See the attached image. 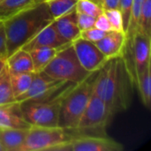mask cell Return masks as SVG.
Wrapping results in <instances>:
<instances>
[{"label": "cell", "instance_id": "obj_25", "mask_svg": "<svg viewBox=\"0 0 151 151\" xmlns=\"http://www.w3.org/2000/svg\"><path fill=\"white\" fill-rule=\"evenodd\" d=\"M75 10L76 12H83L95 18H97L104 12L99 4L93 0H78Z\"/></svg>", "mask_w": 151, "mask_h": 151}, {"label": "cell", "instance_id": "obj_1", "mask_svg": "<svg viewBox=\"0 0 151 151\" xmlns=\"http://www.w3.org/2000/svg\"><path fill=\"white\" fill-rule=\"evenodd\" d=\"M134 85L123 56H119L109 58L96 72L94 93L115 115L131 104Z\"/></svg>", "mask_w": 151, "mask_h": 151}, {"label": "cell", "instance_id": "obj_30", "mask_svg": "<svg viewBox=\"0 0 151 151\" xmlns=\"http://www.w3.org/2000/svg\"><path fill=\"white\" fill-rule=\"evenodd\" d=\"M95 27L100 29V30H103V31H105V32H109V31H112L111 30V25H110V22L104 13V12L100 14L96 19V22H95Z\"/></svg>", "mask_w": 151, "mask_h": 151}, {"label": "cell", "instance_id": "obj_7", "mask_svg": "<svg viewBox=\"0 0 151 151\" xmlns=\"http://www.w3.org/2000/svg\"><path fill=\"white\" fill-rule=\"evenodd\" d=\"M68 131L59 127H45L31 126L19 151L50 150L56 145L73 137L68 134Z\"/></svg>", "mask_w": 151, "mask_h": 151}, {"label": "cell", "instance_id": "obj_33", "mask_svg": "<svg viewBox=\"0 0 151 151\" xmlns=\"http://www.w3.org/2000/svg\"><path fill=\"white\" fill-rule=\"evenodd\" d=\"M6 64V59H3V58H0V73L2 72L3 68L4 67Z\"/></svg>", "mask_w": 151, "mask_h": 151}, {"label": "cell", "instance_id": "obj_14", "mask_svg": "<svg viewBox=\"0 0 151 151\" xmlns=\"http://www.w3.org/2000/svg\"><path fill=\"white\" fill-rule=\"evenodd\" d=\"M30 127L22 115L19 103L0 105V128L28 129Z\"/></svg>", "mask_w": 151, "mask_h": 151}, {"label": "cell", "instance_id": "obj_11", "mask_svg": "<svg viewBox=\"0 0 151 151\" xmlns=\"http://www.w3.org/2000/svg\"><path fill=\"white\" fill-rule=\"evenodd\" d=\"M72 44L81 65L89 73L98 71L108 60L98 47L92 42L79 37L74 40Z\"/></svg>", "mask_w": 151, "mask_h": 151}, {"label": "cell", "instance_id": "obj_12", "mask_svg": "<svg viewBox=\"0 0 151 151\" xmlns=\"http://www.w3.org/2000/svg\"><path fill=\"white\" fill-rule=\"evenodd\" d=\"M70 43L72 42H66L58 35L52 21L50 24L46 26L43 29H42L35 36H34L28 42H27L20 49L29 51L33 49L41 47L62 48Z\"/></svg>", "mask_w": 151, "mask_h": 151}, {"label": "cell", "instance_id": "obj_21", "mask_svg": "<svg viewBox=\"0 0 151 151\" xmlns=\"http://www.w3.org/2000/svg\"><path fill=\"white\" fill-rule=\"evenodd\" d=\"M10 72V71H9ZM35 73H12L10 72L11 85L15 99L25 93L29 88Z\"/></svg>", "mask_w": 151, "mask_h": 151}, {"label": "cell", "instance_id": "obj_28", "mask_svg": "<svg viewBox=\"0 0 151 151\" xmlns=\"http://www.w3.org/2000/svg\"><path fill=\"white\" fill-rule=\"evenodd\" d=\"M132 4H133V0H120L119 10H120V12L122 13L123 26H124L125 33H127V30L128 28V25H129V21H130Z\"/></svg>", "mask_w": 151, "mask_h": 151}, {"label": "cell", "instance_id": "obj_5", "mask_svg": "<svg viewBox=\"0 0 151 151\" xmlns=\"http://www.w3.org/2000/svg\"><path fill=\"white\" fill-rule=\"evenodd\" d=\"M69 88L58 96L47 100H27L19 103L20 110L26 121L30 126L35 127H58L61 98Z\"/></svg>", "mask_w": 151, "mask_h": 151}, {"label": "cell", "instance_id": "obj_15", "mask_svg": "<svg viewBox=\"0 0 151 151\" xmlns=\"http://www.w3.org/2000/svg\"><path fill=\"white\" fill-rule=\"evenodd\" d=\"M53 25L58 35L68 42H73L80 37L81 30L77 24L75 8L55 19L53 20Z\"/></svg>", "mask_w": 151, "mask_h": 151}, {"label": "cell", "instance_id": "obj_17", "mask_svg": "<svg viewBox=\"0 0 151 151\" xmlns=\"http://www.w3.org/2000/svg\"><path fill=\"white\" fill-rule=\"evenodd\" d=\"M6 65L12 73H35L34 65L28 51L19 49L6 58Z\"/></svg>", "mask_w": 151, "mask_h": 151}, {"label": "cell", "instance_id": "obj_3", "mask_svg": "<svg viewBox=\"0 0 151 151\" xmlns=\"http://www.w3.org/2000/svg\"><path fill=\"white\" fill-rule=\"evenodd\" d=\"M96 72L92 73L86 80L70 87L65 92L59 107V127L69 131L76 130L81 115L93 93Z\"/></svg>", "mask_w": 151, "mask_h": 151}, {"label": "cell", "instance_id": "obj_24", "mask_svg": "<svg viewBox=\"0 0 151 151\" xmlns=\"http://www.w3.org/2000/svg\"><path fill=\"white\" fill-rule=\"evenodd\" d=\"M136 31L151 37V0L142 2Z\"/></svg>", "mask_w": 151, "mask_h": 151}, {"label": "cell", "instance_id": "obj_18", "mask_svg": "<svg viewBox=\"0 0 151 151\" xmlns=\"http://www.w3.org/2000/svg\"><path fill=\"white\" fill-rule=\"evenodd\" d=\"M38 0H0V23L11 19Z\"/></svg>", "mask_w": 151, "mask_h": 151}, {"label": "cell", "instance_id": "obj_31", "mask_svg": "<svg viewBox=\"0 0 151 151\" xmlns=\"http://www.w3.org/2000/svg\"><path fill=\"white\" fill-rule=\"evenodd\" d=\"M0 58H7V48H6V38L3 23H0Z\"/></svg>", "mask_w": 151, "mask_h": 151}, {"label": "cell", "instance_id": "obj_10", "mask_svg": "<svg viewBox=\"0 0 151 151\" xmlns=\"http://www.w3.org/2000/svg\"><path fill=\"white\" fill-rule=\"evenodd\" d=\"M113 116L107 104L93 90L90 99L78 123L76 131L104 127L111 122Z\"/></svg>", "mask_w": 151, "mask_h": 151}, {"label": "cell", "instance_id": "obj_35", "mask_svg": "<svg viewBox=\"0 0 151 151\" xmlns=\"http://www.w3.org/2000/svg\"><path fill=\"white\" fill-rule=\"evenodd\" d=\"M93 1H95V2H96V3H98V4L101 5V0H93Z\"/></svg>", "mask_w": 151, "mask_h": 151}, {"label": "cell", "instance_id": "obj_26", "mask_svg": "<svg viewBox=\"0 0 151 151\" xmlns=\"http://www.w3.org/2000/svg\"><path fill=\"white\" fill-rule=\"evenodd\" d=\"M104 13L110 22L111 27L112 31L118 32H125L123 26V19L122 13L119 9H111L104 11Z\"/></svg>", "mask_w": 151, "mask_h": 151}, {"label": "cell", "instance_id": "obj_9", "mask_svg": "<svg viewBox=\"0 0 151 151\" xmlns=\"http://www.w3.org/2000/svg\"><path fill=\"white\" fill-rule=\"evenodd\" d=\"M124 147L121 143L106 137L79 136L73 137L50 151H121Z\"/></svg>", "mask_w": 151, "mask_h": 151}, {"label": "cell", "instance_id": "obj_20", "mask_svg": "<svg viewBox=\"0 0 151 151\" xmlns=\"http://www.w3.org/2000/svg\"><path fill=\"white\" fill-rule=\"evenodd\" d=\"M150 65H149L136 78L135 86L138 88L142 102L148 109L151 105Z\"/></svg>", "mask_w": 151, "mask_h": 151}, {"label": "cell", "instance_id": "obj_23", "mask_svg": "<svg viewBox=\"0 0 151 151\" xmlns=\"http://www.w3.org/2000/svg\"><path fill=\"white\" fill-rule=\"evenodd\" d=\"M48 7V10L52 16V18L55 19L73 8H75V5L78 2V0H43Z\"/></svg>", "mask_w": 151, "mask_h": 151}, {"label": "cell", "instance_id": "obj_34", "mask_svg": "<svg viewBox=\"0 0 151 151\" xmlns=\"http://www.w3.org/2000/svg\"><path fill=\"white\" fill-rule=\"evenodd\" d=\"M0 151H4V146H3V144H2L1 140H0Z\"/></svg>", "mask_w": 151, "mask_h": 151}, {"label": "cell", "instance_id": "obj_16", "mask_svg": "<svg viewBox=\"0 0 151 151\" xmlns=\"http://www.w3.org/2000/svg\"><path fill=\"white\" fill-rule=\"evenodd\" d=\"M28 129L0 128V140L4 151H19L27 138Z\"/></svg>", "mask_w": 151, "mask_h": 151}, {"label": "cell", "instance_id": "obj_2", "mask_svg": "<svg viewBox=\"0 0 151 151\" xmlns=\"http://www.w3.org/2000/svg\"><path fill=\"white\" fill-rule=\"evenodd\" d=\"M53 20L45 2L42 0L3 22L7 58L28 42Z\"/></svg>", "mask_w": 151, "mask_h": 151}, {"label": "cell", "instance_id": "obj_8", "mask_svg": "<svg viewBox=\"0 0 151 151\" xmlns=\"http://www.w3.org/2000/svg\"><path fill=\"white\" fill-rule=\"evenodd\" d=\"M69 83L53 79L43 72L35 73L29 88L25 93L18 96L15 102L21 103L27 100H47L52 98L70 86L74 85L73 83Z\"/></svg>", "mask_w": 151, "mask_h": 151}, {"label": "cell", "instance_id": "obj_27", "mask_svg": "<svg viewBox=\"0 0 151 151\" xmlns=\"http://www.w3.org/2000/svg\"><path fill=\"white\" fill-rule=\"evenodd\" d=\"M106 33L107 32L100 30V29L93 27H90V28H88L85 30H81L80 33V37L95 43L97 41L101 40L106 35Z\"/></svg>", "mask_w": 151, "mask_h": 151}, {"label": "cell", "instance_id": "obj_29", "mask_svg": "<svg viewBox=\"0 0 151 151\" xmlns=\"http://www.w3.org/2000/svg\"><path fill=\"white\" fill-rule=\"evenodd\" d=\"M76 18H77V24L81 31L95 27V22L96 19L95 17H92L83 12H76Z\"/></svg>", "mask_w": 151, "mask_h": 151}, {"label": "cell", "instance_id": "obj_6", "mask_svg": "<svg viewBox=\"0 0 151 151\" xmlns=\"http://www.w3.org/2000/svg\"><path fill=\"white\" fill-rule=\"evenodd\" d=\"M150 36L136 31L127 38L123 58L135 86L137 76L150 65Z\"/></svg>", "mask_w": 151, "mask_h": 151}, {"label": "cell", "instance_id": "obj_36", "mask_svg": "<svg viewBox=\"0 0 151 151\" xmlns=\"http://www.w3.org/2000/svg\"><path fill=\"white\" fill-rule=\"evenodd\" d=\"M38 1H42V0H38Z\"/></svg>", "mask_w": 151, "mask_h": 151}, {"label": "cell", "instance_id": "obj_22", "mask_svg": "<svg viewBox=\"0 0 151 151\" xmlns=\"http://www.w3.org/2000/svg\"><path fill=\"white\" fill-rule=\"evenodd\" d=\"M15 102V97L13 96L10 72L7 65L5 64L2 72L0 73V105L7 104Z\"/></svg>", "mask_w": 151, "mask_h": 151}, {"label": "cell", "instance_id": "obj_13", "mask_svg": "<svg viewBox=\"0 0 151 151\" xmlns=\"http://www.w3.org/2000/svg\"><path fill=\"white\" fill-rule=\"evenodd\" d=\"M126 42L127 35L125 32L109 31L101 40L95 42V44L109 59L122 56Z\"/></svg>", "mask_w": 151, "mask_h": 151}, {"label": "cell", "instance_id": "obj_32", "mask_svg": "<svg viewBox=\"0 0 151 151\" xmlns=\"http://www.w3.org/2000/svg\"><path fill=\"white\" fill-rule=\"evenodd\" d=\"M120 0H101V6L104 11L119 9Z\"/></svg>", "mask_w": 151, "mask_h": 151}, {"label": "cell", "instance_id": "obj_4", "mask_svg": "<svg viewBox=\"0 0 151 151\" xmlns=\"http://www.w3.org/2000/svg\"><path fill=\"white\" fill-rule=\"evenodd\" d=\"M42 72L53 79L74 84L81 83L92 73L81 65L72 43L60 49Z\"/></svg>", "mask_w": 151, "mask_h": 151}, {"label": "cell", "instance_id": "obj_19", "mask_svg": "<svg viewBox=\"0 0 151 151\" xmlns=\"http://www.w3.org/2000/svg\"><path fill=\"white\" fill-rule=\"evenodd\" d=\"M63 48V47H62ZM62 48H50V47H41L35 48L29 50L31 56L35 73L42 72L44 67L52 60L56 54Z\"/></svg>", "mask_w": 151, "mask_h": 151}]
</instances>
